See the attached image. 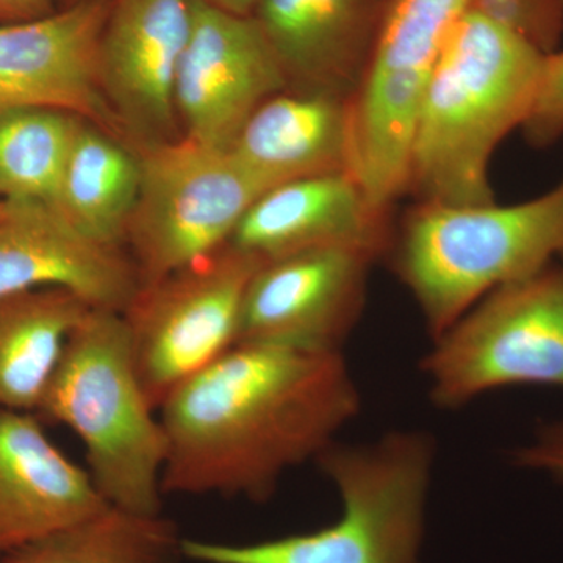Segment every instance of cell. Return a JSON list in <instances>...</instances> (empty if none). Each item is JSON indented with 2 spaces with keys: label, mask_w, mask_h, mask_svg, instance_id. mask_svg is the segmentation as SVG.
<instances>
[{
  "label": "cell",
  "mask_w": 563,
  "mask_h": 563,
  "mask_svg": "<svg viewBox=\"0 0 563 563\" xmlns=\"http://www.w3.org/2000/svg\"><path fill=\"white\" fill-rule=\"evenodd\" d=\"M361 407L343 352L235 344L158 409L168 439L163 493L266 503Z\"/></svg>",
  "instance_id": "obj_1"
},
{
  "label": "cell",
  "mask_w": 563,
  "mask_h": 563,
  "mask_svg": "<svg viewBox=\"0 0 563 563\" xmlns=\"http://www.w3.org/2000/svg\"><path fill=\"white\" fill-rule=\"evenodd\" d=\"M544 57L514 33L466 11L433 70L415 124L409 187L424 203L495 202L493 154L528 120Z\"/></svg>",
  "instance_id": "obj_2"
},
{
  "label": "cell",
  "mask_w": 563,
  "mask_h": 563,
  "mask_svg": "<svg viewBox=\"0 0 563 563\" xmlns=\"http://www.w3.org/2000/svg\"><path fill=\"white\" fill-rule=\"evenodd\" d=\"M435 439L398 429L373 442L332 443L318 457L342 514L332 525L261 542L184 539L196 563H422Z\"/></svg>",
  "instance_id": "obj_3"
},
{
  "label": "cell",
  "mask_w": 563,
  "mask_h": 563,
  "mask_svg": "<svg viewBox=\"0 0 563 563\" xmlns=\"http://www.w3.org/2000/svg\"><path fill=\"white\" fill-rule=\"evenodd\" d=\"M76 433L106 503L162 514L168 439L133 363L120 312L90 310L69 336L38 412Z\"/></svg>",
  "instance_id": "obj_4"
},
{
  "label": "cell",
  "mask_w": 563,
  "mask_h": 563,
  "mask_svg": "<svg viewBox=\"0 0 563 563\" xmlns=\"http://www.w3.org/2000/svg\"><path fill=\"white\" fill-rule=\"evenodd\" d=\"M563 255V180L514 206L422 203L396 250V272L432 340L485 296Z\"/></svg>",
  "instance_id": "obj_5"
},
{
  "label": "cell",
  "mask_w": 563,
  "mask_h": 563,
  "mask_svg": "<svg viewBox=\"0 0 563 563\" xmlns=\"http://www.w3.org/2000/svg\"><path fill=\"white\" fill-rule=\"evenodd\" d=\"M468 0H384L376 43L351 101V174L374 209L409 187L424 92Z\"/></svg>",
  "instance_id": "obj_6"
},
{
  "label": "cell",
  "mask_w": 563,
  "mask_h": 563,
  "mask_svg": "<svg viewBox=\"0 0 563 563\" xmlns=\"http://www.w3.org/2000/svg\"><path fill=\"white\" fill-rule=\"evenodd\" d=\"M432 342L421 369L440 409L515 385L563 388V269L504 285Z\"/></svg>",
  "instance_id": "obj_7"
},
{
  "label": "cell",
  "mask_w": 563,
  "mask_h": 563,
  "mask_svg": "<svg viewBox=\"0 0 563 563\" xmlns=\"http://www.w3.org/2000/svg\"><path fill=\"white\" fill-rule=\"evenodd\" d=\"M133 147L141 187L125 250L141 285L229 244L244 211L265 191L228 151L187 136Z\"/></svg>",
  "instance_id": "obj_8"
},
{
  "label": "cell",
  "mask_w": 563,
  "mask_h": 563,
  "mask_svg": "<svg viewBox=\"0 0 563 563\" xmlns=\"http://www.w3.org/2000/svg\"><path fill=\"white\" fill-rule=\"evenodd\" d=\"M262 263L225 244L141 285L122 317L136 373L155 409L239 342L244 295Z\"/></svg>",
  "instance_id": "obj_9"
},
{
  "label": "cell",
  "mask_w": 563,
  "mask_h": 563,
  "mask_svg": "<svg viewBox=\"0 0 563 563\" xmlns=\"http://www.w3.org/2000/svg\"><path fill=\"white\" fill-rule=\"evenodd\" d=\"M285 90L284 70L254 18L192 0L176 79L181 136L229 151L251 114Z\"/></svg>",
  "instance_id": "obj_10"
},
{
  "label": "cell",
  "mask_w": 563,
  "mask_h": 563,
  "mask_svg": "<svg viewBox=\"0 0 563 563\" xmlns=\"http://www.w3.org/2000/svg\"><path fill=\"white\" fill-rule=\"evenodd\" d=\"M372 255L318 247L263 262L244 295L239 343L343 352L361 314Z\"/></svg>",
  "instance_id": "obj_11"
},
{
  "label": "cell",
  "mask_w": 563,
  "mask_h": 563,
  "mask_svg": "<svg viewBox=\"0 0 563 563\" xmlns=\"http://www.w3.org/2000/svg\"><path fill=\"white\" fill-rule=\"evenodd\" d=\"M192 0H111L99 43V84L125 141L180 139L176 79Z\"/></svg>",
  "instance_id": "obj_12"
},
{
  "label": "cell",
  "mask_w": 563,
  "mask_h": 563,
  "mask_svg": "<svg viewBox=\"0 0 563 563\" xmlns=\"http://www.w3.org/2000/svg\"><path fill=\"white\" fill-rule=\"evenodd\" d=\"M111 0L0 24V110L51 107L122 136L99 84V43Z\"/></svg>",
  "instance_id": "obj_13"
},
{
  "label": "cell",
  "mask_w": 563,
  "mask_h": 563,
  "mask_svg": "<svg viewBox=\"0 0 563 563\" xmlns=\"http://www.w3.org/2000/svg\"><path fill=\"white\" fill-rule=\"evenodd\" d=\"M62 288L92 310L124 312L141 288L131 254L85 235L52 203L13 199L0 218V296Z\"/></svg>",
  "instance_id": "obj_14"
},
{
  "label": "cell",
  "mask_w": 563,
  "mask_h": 563,
  "mask_svg": "<svg viewBox=\"0 0 563 563\" xmlns=\"http://www.w3.org/2000/svg\"><path fill=\"white\" fill-rule=\"evenodd\" d=\"M107 507L38 415L0 409V561Z\"/></svg>",
  "instance_id": "obj_15"
},
{
  "label": "cell",
  "mask_w": 563,
  "mask_h": 563,
  "mask_svg": "<svg viewBox=\"0 0 563 563\" xmlns=\"http://www.w3.org/2000/svg\"><path fill=\"white\" fill-rule=\"evenodd\" d=\"M383 217L351 173L321 174L263 191L229 244L262 262L318 247H347L374 258L385 246Z\"/></svg>",
  "instance_id": "obj_16"
},
{
  "label": "cell",
  "mask_w": 563,
  "mask_h": 563,
  "mask_svg": "<svg viewBox=\"0 0 563 563\" xmlns=\"http://www.w3.org/2000/svg\"><path fill=\"white\" fill-rule=\"evenodd\" d=\"M384 0H262L254 18L288 90L352 101L379 29Z\"/></svg>",
  "instance_id": "obj_17"
},
{
  "label": "cell",
  "mask_w": 563,
  "mask_h": 563,
  "mask_svg": "<svg viewBox=\"0 0 563 563\" xmlns=\"http://www.w3.org/2000/svg\"><path fill=\"white\" fill-rule=\"evenodd\" d=\"M228 152L265 191L303 177L351 173V102L282 91L251 114Z\"/></svg>",
  "instance_id": "obj_18"
},
{
  "label": "cell",
  "mask_w": 563,
  "mask_h": 563,
  "mask_svg": "<svg viewBox=\"0 0 563 563\" xmlns=\"http://www.w3.org/2000/svg\"><path fill=\"white\" fill-rule=\"evenodd\" d=\"M90 310L62 288L0 296V409L38 412L69 336Z\"/></svg>",
  "instance_id": "obj_19"
},
{
  "label": "cell",
  "mask_w": 563,
  "mask_h": 563,
  "mask_svg": "<svg viewBox=\"0 0 563 563\" xmlns=\"http://www.w3.org/2000/svg\"><path fill=\"white\" fill-rule=\"evenodd\" d=\"M140 187L135 147L84 121L52 206L96 242L125 247Z\"/></svg>",
  "instance_id": "obj_20"
},
{
  "label": "cell",
  "mask_w": 563,
  "mask_h": 563,
  "mask_svg": "<svg viewBox=\"0 0 563 563\" xmlns=\"http://www.w3.org/2000/svg\"><path fill=\"white\" fill-rule=\"evenodd\" d=\"M184 539L163 514L107 507L0 563H180Z\"/></svg>",
  "instance_id": "obj_21"
},
{
  "label": "cell",
  "mask_w": 563,
  "mask_h": 563,
  "mask_svg": "<svg viewBox=\"0 0 563 563\" xmlns=\"http://www.w3.org/2000/svg\"><path fill=\"white\" fill-rule=\"evenodd\" d=\"M84 121L51 107L0 110V199L54 203Z\"/></svg>",
  "instance_id": "obj_22"
},
{
  "label": "cell",
  "mask_w": 563,
  "mask_h": 563,
  "mask_svg": "<svg viewBox=\"0 0 563 563\" xmlns=\"http://www.w3.org/2000/svg\"><path fill=\"white\" fill-rule=\"evenodd\" d=\"M468 11L514 33L544 55L558 51L563 36L562 0H468Z\"/></svg>",
  "instance_id": "obj_23"
},
{
  "label": "cell",
  "mask_w": 563,
  "mask_h": 563,
  "mask_svg": "<svg viewBox=\"0 0 563 563\" xmlns=\"http://www.w3.org/2000/svg\"><path fill=\"white\" fill-rule=\"evenodd\" d=\"M521 129L536 147L551 146L563 135V51L544 57L536 101Z\"/></svg>",
  "instance_id": "obj_24"
},
{
  "label": "cell",
  "mask_w": 563,
  "mask_h": 563,
  "mask_svg": "<svg viewBox=\"0 0 563 563\" xmlns=\"http://www.w3.org/2000/svg\"><path fill=\"white\" fill-rule=\"evenodd\" d=\"M512 463L563 481V420L540 426L528 443L512 451Z\"/></svg>",
  "instance_id": "obj_25"
},
{
  "label": "cell",
  "mask_w": 563,
  "mask_h": 563,
  "mask_svg": "<svg viewBox=\"0 0 563 563\" xmlns=\"http://www.w3.org/2000/svg\"><path fill=\"white\" fill-rule=\"evenodd\" d=\"M57 10V0H0V24L40 20Z\"/></svg>",
  "instance_id": "obj_26"
},
{
  "label": "cell",
  "mask_w": 563,
  "mask_h": 563,
  "mask_svg": "<svg viewBox=\"0 0 563 563\" xmlns=\"http://www.w3.org/2000/svg\"><path fill=\"white\" fill-rule=\"evenodd\" d=\"M214 9L239 14V16H252L255 9L261 5L262 0H201Z\"/></svg>",
  "instance_id": "obj_27"
},
{
  "label": "cell",
  "mask_w": 563,
  "mask_h": 563,
  "mask_svg": "<svg viewBox=\"0 0 563 563\" xmlns=\"http://www.w3.org/2000/svg\"><path fill=\"white\" fill-rule=\"evenodd\" d=\"M81 2H91V0H57L58 9H63V7L76 5V3Z\"/></svg>",
  "instance_id": "obj_28"
},
{
  "label": "cell",
  "mask_w": 563,
  "mask_h": 563,
  "mask_svg": "<svg viewBox=\"0 0 563 563\" xmlns=\"http://www.w3.org/2000/svg\"><path fill=\"white\" fill-rule=\"evenodd\" d=\"M3 210H5V201H3V199H0V218H2Z\"/></svg>",
  "instance_id": "obj_29"
},
{
  "label": "cell",
  "mask_w": 563,
  "mask_h": 563,
  "mask_svg": "<svg viewBox=\"0 0 563 563\" xmlns=\"http://www.w3.org/2000/svg\"><path fill=\"white\" fill-rule=\"evenodd\" d=\"M562 257H563V255H562ZM562 269H563V266H562Z\"/></svg>",
  "instance_id": "obj_30"
},
{
  "label": "cell",
  "mask_w": 563,
  "mask_h": 563,
  "mask_svg": "<svg viewBox=\"0 0 563 563\" xmlns=\"http://www.w3.org/2000/svg\"><path fill=\"white\" fill-rule=\"evenodd\" d=\"M562 2H563V0H562Z\"/></svg>",
  "instance_id": "obj_31"
}]
</instances>
